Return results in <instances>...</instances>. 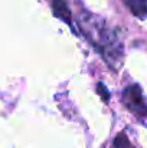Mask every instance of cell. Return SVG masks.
Segmentation results:
<instances>
[{"label":"cell","instance_id":"cell-1","mask_svg":"<svg viewBox=\"0 0 147 148\" xmlns=\"http://www.w3.org/2000/svg\"><path fill=\"white\" fill-rule=\"evenodd\" d=\"M79 27L87 39L97 48V50L105 58V62L117 69L121 63L123 58V46L114 30L108 29L99 17L94 14H85L79 20Z\"/></svg>","mask_w":147,"mask_h":148},{"label":"cell","instance_id":"cell-2","mask_svg":"<svg viewBox=\"0 0 147 148\" xmlns=\"http://www.w3.org/2000/svg\"><path fill=\"white\" fill-rule=\"evenodd\" d=\"M123 102L134 115L140 116V119L147 114V105L144 103L141 88L139 85H131L126 88V91L123 92Z\"/></svg>","mask_w":147,"mask_h":148},{"label":"cell","instance_id":"cell-3","mask_svg":"<svg viewBox=\"0 0 147 148\" xmlns=\"http://www.w3.org/2000/svg\"><path fill=\"white\" fill-rule=\"evenodd\" d=\"M52 9H53V13L58 19H61L62 22H65L68 25H72L71 12H69L65 0H52Z\"/></svg>","mask_w":147,"mask_h":148},{"label":"cell","instance_id":"cell-4","mask_svg":"<svg viewBox=\"0 0 147 148\" xmlns=\"http://www.w3.org/2000/svg\"><path fill=\"white\" fill-rule=\"evenodd\" d=\"M123 1H124V4L128 7V10H130L134 16H137V17H140V19L146 17L147 0H123Z\"/></svg>","mask_w":147,"mask_h":148},{"label":"cell","instance_id":"cell-5","mask_svg":"<svg viewBox=\"0 0 147 148\" xmlns=\"http://www.w3.org/2000/svg\"><path fill=\"white\" fill-rule=\"evenodd\" d=\"M114 148H134L126 134H118L114 140Z\"/></svg>","mask_w":147,"mask_h":148},{"label":"cell","instance_id":"cell-6","mask_svg":"<svg viewBox=\"0 0 147 148\" xmlns=\"http://www.w3.org/2000/svg\"><path fill=\"white\" fill-rule=\"evenodd\" d=\"M97 92L99 94V97L104 99L105 102L108 101V98H110V92L107 91V88H105V85H104V84H101V82L98 84V86H97Z\"/></svg>","mask_w":147,"mask_h":148},{"label":"cell","instance_id":"cell-7","mask_svg":"<svg viewBox=\"0 0 147 148\" xmlns=\"http://www.w3.org/2000/svg\"><path fill=\"white\" fill-rule=\"evenodd\" d=\"M141 122H143V125H146V127H147V114L143 116V118H141Z\"/></svg>","mask_w":147,"mask_h":148}]
</instances>
